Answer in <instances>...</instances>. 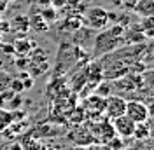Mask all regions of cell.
Wrapping results in <instances>:
<instances>
[{
  "instance_id": "52a82bcc",
  "label": "cell",
  "mask_w": 154,
  "mask_h": 150,
  "mask_svg": "<svg viewBox=\"0 0 154 150\" xmlns=\"http://www.w3.org/2000/svg\"><path fill=\"white\" fill-rule=\"evenodd\" d=\"M112 128H114V133L119 138H131L135 131V122L130 117L121 115V117L112 121Z\"/></svg>"
},
{
  "instance_id": "e0dca14e",
  "label": "cell",
  "mask_w": 154,
  "mask_h": 150,
  "mask_svg": "<svg viewBox=\"0 0 154 150\" xmlns=\"http://www.w3.org/2000/svg\"><path fill=\"white\" fill-rule=\"evenodd\" d=\"M126 2H128V0H126Z\"/></svg>"
},
{
  "instance_id": "4fadbf2b",
  "label": "cell",
  "mask_w": 154,
  "mask_h": 150,
  "mask_svg": "<svg viewBox=\"0 0 154 150\" xmlns=\"http://www.w3.org/2000/svg\"><path fill=\"white\" fill-rule=\"evenodd\" d=\"M89 150H112L109 143H91Z\"/></svg>"
},
{
  "instance_id": "ba28073f",
  "label": "cell",
  "mask_w": 154,
  "mask_h": 150,
  "mask_svg": "<svg viewBox=\"0 0 154 150\" xmlns=\"http://www.w3.org/2000/svg\"><path fill=\"white\" fill-rule=\"evenodd\" d=\"M131 7H133V10L137 12V14H140L142 18H144V16H152L154 0H140L138 4H133Z\"/></svg>"
},
{
  "instance_id": "7c38bea8",
  "label": "cell",
  "mask_w": 154,
  "mask_h": 150,
  "mask_svg": "<svg viewBox=\"0 0 154 150\" xmlns=\"http://www.w3.org/2000/svg\"><path fill=\"white\" fill-rule=\"evenodd\" d=\"M9 82H11L9 75L5 74V72H0V91H2V89H5Z\"/></svg>"
},
{
  "instance_id": "5bb4252c",
  "label": "cell",
  "mask_w": 154,
  "mask_h": 150,
  "mask_svg": "<svg viewBox=\"0 0 154 150\" xmlns=\"http://www.w3.org/2000/svg\"><path fill=\"white\" fill-rule=\"evenodd\" d=\"M9 84H11V89H12V91H16V93H19V91H23V89H25L23 84H21L19 80H11Z\"/></svg>"
},
{
  "instance_id": "6da1fadb",
  "label": "cell",
  "mask_w": 154,
  "mask_h": 150,
  "mask_svg": "<svg viewBox=\"0 0 154 150\" xmlns=\"http://www.w3.org/2000/svg\"><path fill=\"white\" fill-rule=\"evenodd\" d=\"M126 42L125 37V28L121 25H116L112 28H107L105 32L98 33V37L95 40V51H93V56H103L109 54L110 51H114L116 47L123 46Z\"/></svg>"
},
{
  "instance_id": "5b68a950",
  "label": "cell",
  "mask_w": 154,
  "mask_h": 150,
  "mask_svg": "<svg viewBox=\"0 0 154 150\" xmlns=\"http://www.w3.org/2000/svg\"><path fill=\"white\" fill-rule=\"evenodd\" d=\"M103 108H105V98L98 96V94L88 96L82 101V110L86 113V119H89V121H95L98 117H102L103 115Z\"/></svg>"
},
{
  "instance_id": "277c9868",
  "label": "cell",
  "mask_w": 154,
  "mask_h": 150,
  "mask_svg": "<svg viewBox=\"0 0 154 150\" xmlns=\"http://www.w3.org/2000/svg\"><path fill=\"white\" fill-rule=\"evenodd\" d=\"M126 117H130L135 124L138 122H147L151 119V110L149 106L138 100H126Z\"/></svg>"
},
{
  "instance_id": "8fae6325",
  "label": "cell",
  "mask_w": 154,
  "mask_h": 150,
  "mask_svg": "<svg viewBox=\"0 0 154 150\" xmlns=\"http://www.w3.org/2000/svg\"><path fill=\"white\" fill-rule=\"evenodd\" d=\"M68 2H70V0H49V5H51L53 9H61V7L68 5Z\"/></svg>"
},
{
  "instance_id": "8992f818",
  "label": "cell",
  "mask_w": 154,
  "mask_h": 150,
  "mask_svg": "<svg viewBox=\"0 0 154 150\" xmlns=\"http://www.w3.org/2000/svg\"><path fill=\"white\" fill-rule=\"evenodd\" d=\"M86 25L93 30H103L109 25V10L103 7H89L86 10Z\"/></svg>"
},
{
  "instance_id": "9a60e30c",
  "label": "cell",
  "mask_w": 154,
  "mask_h": 150,
  "mask_svg": "<svg viewBox=\"0 0 154 150\" xmlns=\"http://www.w3.org/2000/svg\"><path fill=\"white\" fill-rule=\"evenodd\" d=\"M72 150H89V147H86V145H75Z\"/></svg>"
},
{
  "instance_id": "3957f363",
  "label": "cell",
  "mask_w": 154,
  "mask_h": 150,
  "mask_svg": "<svg viewBox=\"0 0 154 150\" xmlns=\"http://www.w3.org/2000/svg\"><path fill=\"white\" fill-rule=\"evenodd\" d=\"M126 112V98L121 94H109L105 98V108H103V115L107 119L114 121L117 117L125 115Z\"/></svg>"
},
{
  "instance_id": "2e32d148",
  "label": "cell",
  "mask_w": 154,
  "mask_h": 150,
  "mask_svg": "<svg viewBox=\"0 0 154 150\" xmlns=\"http://www.w3.org/2000/svg\"><path fill=\"white\" fill-rule=\"evenodd\" d=\"M37 4H49V0H37Z\"/></svg>"
},
{
  "instance_id": "9c48e42d",
  "label": "cell",
  "mask_w": 154,
  "mask_h": 150,
  "mask_svg": "<svg viewBox=\"0 0 154 150\" xmlns=\"http://www.w3.org/2000/svg\"><path fill=\"white\" fill-rule=\"evenodd\" d=\"M133 136L137 138V140H140V141L149 140V138H151V126H149V121H147V122H138V124H135Z\"/></svg>"
},
{
  "instance_id": "7a4b0ae2",
  "label": "cell",
  "mask_w": 154,
  "mask_h": 150,
  "mask_svg": "<svg viewBox=\"0 0 154 150\" xmlns=\"http://www.w3.org/2000/svg\"><path fill=\"white\" fill-rule=\"evenodd\" d=\"M91 126L93 128H89V133H91L95 143H109L116 136L114 128H112V121L107 119V117H103V119L98 117L95 121H91Z\"/></svg>"
},
{
  "instance_id": "30bf717a",
  "label": "cell",
  "mask_w": 154,
  "mask_h": 150,
  "mask_svg": "<svg viewBox=\"0 0 154 150\" xmlns=\"http://www.w3.org/2000/svg\"><path fill=\"white\" fill-rule=\"evenodd\" d=\"M14 121H16V115H14V113L9 112V110L0 108V133L5 131V129H7Z\"/></svg>"
}]
</instances>
